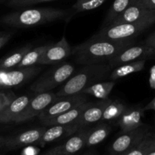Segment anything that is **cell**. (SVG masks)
Instances as JSON below:
<instances>
[{
	"label": "cell",
	"mask_w": 155,
	"mask_h": 155,
	"mask_svg": "<svg viewBox=\"0 0 155 155\" xmlns=\"http://www.w3.org/2000/svg\"><path fill=\"white\" fill-rule=\"evenodd\" d=\"M134 43L135 40L112 41L91 37L73 47L71 55L74 61L81 65L109 62Z\"/></svg>",
	"instance_id": "cell-1"
},
{
	"label": "cell",
	"mask_w": 155,
	"mask_h": 155,
	"mask_svg": "<svg viewBox=\"0 0 155 155\" xmlns=\"http://www.w3.org/2000/svg\"><path fill=\"white\" fill-rule=\"evenodd\" d=\"M72 14L70 11L53 8H36L18 10L5 15L1 22L9 27L28 28L61 20H68Z\"/></svg>",
	"instance_id": "cell-2"
},
{
	"label": "cell",
	"mask_w": 155,
	"mask_h": 155,
	"mask_svg": "<svg viewBox=\"0 0 155 155\" xmlns=\"http://www.w3.org/2000/svg\"><path fill=\"white\" fill-rule=\"evenodd\" d=\"M112 70L108 62L84 65L56 92V99L81 93L94 83L109 80Z\"/></svg>",
	"instance_id": "cell-3"
},
{
	"label": "cell",
	"mask_w": 155,
	"mask_h": 155,
	"mask_svg": "<svg viewBox=\"0 0 155 155\" xmlns=\"http://www.w3.org/2000/svg\"><path fill=\"white\" fill-rule=\"evenodd\" d=\"M74 73V67L71 64H55L30 85V89L35 93L50 92L67 81Z\"/></svg>",
	"instance_id": "cell-4"
},
{
	"label": "cell",
	"mask_w": 155,
	"mask_h": 155,
	"mask_svg": "<svg viewBox=\"0 0 155 155\" xmlns=\"http://www.w3.org/2000/svg\"><path fill=\"white\" fill-rule=\"evenodd\" d=\"M153 21L138 23H122L109 24L102 27L98 33L92 36L96 39H104L112 41L134 40L142 32L153 25Z\"/></svg>",
	"instance_id": "cell-5"
},
{
	"label": "cell",
	"mask_w": 155,
	"mask_h": 155,
	"mask_svg": "<svg viewBox=\"0 0 155 155\" xmlns=\"http://www.w3.org/2000/svg\"><path fill=\"white\" fill-rule=\"evenodd\" d=\"M39 66L26 67L16 70H0V87L11 88L27 83L40 73Z\"/></svg>",
	"instance_id": "cell-6"
},
{
	"label": "cell",
	"mask_w": 155,
	"mask_h": 155,
	"mask_svg": "<svg viewBox=\"0 0 155 155\" xmlns=\"http://www.w3.org/2000/svg\"><path fill=\"white\" fill-rule=\"evenodd\" d=\"M56 99V93L53 92H46L36 93L33 96L25 108L16 118L15 122L17 124L26 122L38 117L49 105Z\"/></svg>",
	"instance_id": "cell-7"
},
{
	"label": "cell",
	"mask_w": 155,
	"mask_h": 155,
	"mask_svg": "<svg viewBox=\"0 0 155 155\" xmlns=\"http://www.w3.org/2000/svg\"><path fill=\"white\" fill-rule=\"evenodd\" d=\"M150 130V127L144 124L135 130L121 133L109 147V154L110 155L124 154L140 142Z\"/></svg>",
	"instance_id": "cell-8"
},
{
	"label": "cell",
	"mask_w": 155,
	"mask_h": 155,
	"mask_svg": "<svg viewBox=\"0 0 155 155\" xmlns=\"http://www.w3.org/2000/svg\"><path fill=\"white\" fill-rule=\"evenodd\" d=\"M87 101H88L87 95L82 92L56 99L54 102L49 105L37 117L41 124H43L45 121L61 114L65 113V111L73 108L75 106L84 104Z\"/></svg>",
	"instance_id": "cell-9"
},
{
	"label": "cell",
	"mask_w": 155,
	"mask_h": 155,
	"mask_svg": "<svg viewBox=\"0 0 155 155\" xmlns=\"http://www.w3.org/2000/svg\"><path fill=\"white\" fill-rule=\"evenodd\" d=\"M153 47L145 45H131L128 47L118 55L109 61L108 64L112 69L119 65L140 60H147L153 57Z\"/></svg>",
	"instance_id": "cell-10"
},
{
	"label": "cell",
	"mask_w": 155,
	"mask_h": 155,
	"mask_svg": "<svg viewBox=\"0 0 155 155\" xmlns=\"http://www.w3.org/2000/svg\"><path fill=\"white\" fill-rule=\"evenodd\" d=\"M46 129V127L44 126L43 127H37V128L25 130L14 136H8L6 137L4 147L8 149L12 150L27 146L32 144H37Z\"/></svg>",
	"instance_id": "cell-11"
},
{
	"label": "cell",
	"mask_w": 155,
	"mask_h": 155,
	"mask_svg": "<svg viewBox=\"0 0 155 155\" xmlns=\"http://www.w3.org/2000/svg\"><path fill=\"white\" fill-rule=\"evenodd\" d=\"M71 50L72 48L68 44L66 36L63 35L59 42L54 45H49L38 65L55 64L60 63L71 55Z\"/></svg>",
	"instance_id": "cell-12"
},
{
	"label": "cell",
	"mask_w": 155,
	"mask_h": 155,
	"mask_svg": "<svg viewBox=\"0 0 155 155\" xmlns=\"http://www.w3.org/2000/svg\"><path fill=\"white\" fill-rule=\"evenodd\" d=\"M144 113V107L140 104L127 106L122 114L115 120V124L119 127L121 133L135 130L144 124L141 121Z\"/></svg>",
	"instance_id": "cell-13"
},
{
	"label": "cell",
	"mask_w": 155,
	"mask_h": 155,
	"mask_svg": "<svg viewBox=\"0 0 155 155\" xmlns=\"http://www.w3.org/2000/svg\"><path fill=\"white\" fill-rule=\"evenodd\" d=\"M147 21H155V10L146 8L135 2L129 6L116 19L114 20L110 24L138 23Z\"/></svg>",
	"instance_id": "cell-14"
},
{
	"label": "cell",
	"mask_w": 155,
	"mask_h": 155,
	"mask_svg": "<svg viewBox=\"0 0 155 155\" xmlns=\"http://www.w3.org/2000/svg\"><path fill=\"white\" fill-rule=\"evenodd\" d=\"M81 128L83 127H80L75 123L65 124V125L50 126L49 127V128H47L46 127V129L44 131L42 137L40 138L36 145L43 147L44 145L50 142H55V141L62 139V138H66L68 136H71Z\"/></svg>",
	"instance_id": "cell-15"
},
{
	"label": "cell",
	"mask_w": 155,
	"mask_h": 155,
	"mask_svg": "<svg viewBox=\"0 0 155 155\" xmlns=\"http://www.w3.org/2000/svg\"><path fill=\"white\" fill-rule=\"evenodd\" d=\"M90 128L88 127L80 129L78 131L71 135L62 145L53 148L58 155H72L80 151L86 145V139Z\"/></svg>",
	"instance_id": "cell-16"
},
{
	"label": "cell",
	"mask_w": 155,
	"mask_h": 155,
	"mask_svg": "<svg viewBox=\"0 0 155 155\" xmlns=\"http://www.w3.org/2000/svg\"><path fill=\"white\" fill-rule=\"evenodd\" d=\"M111 101V99H101L97 102H91L88 107L84 110L75 124L80 127H85L91 124L99 123L101 120L105 108Z\"/></svg>",
	"instance_id": "cell-17"
},
{
	"label": "cell",
	"mask_w": 155,
	"mask_h": 155,
	"mask_svg": "<svg viewBox=\"0 0 155 155\" xmlns=\"http://www.w3.org/2000/svg\"><path fill=\"white\" fill-rule=\"evenodd\" d=\"M33 96L24 95L16 97L5 108L0 112V124L15 122Z\"/></svg>",
	"instance_id": "cell-18"
},
{
	"label": "cell",
	"mask_w": 155,
	"mask_h": 155,
	"mask_svg": "<svg viewBox=\"0 0 155 155\" xmlns=\"http://www.w3.org/2000/svg\"><path fill=\"white\" fill-rule=\"evenodd\" d=\"M90 104L91 101H87L84 104L75 106L73 108L65 111V113L61 114L45 121L42 124L45 127H50L53 125H65V124H73L78 119L81 114L89 106Z\"/></svg>",
	"instance_id": "cell-19"
},
{
	"label": "cell",
	"mask_w": 155,
	"mask_h": 155,
	"mask_svg": "<svg viewBox=\"0 0 155 155\" xmlns=\"http://www.w3.org/2000/svg\"><path fill=\"white\" fill-rule=\"evenodd\" d=\"M110 125L107 123L99 122L95 127L90 128L86 139V147H92L103 142L111 133Z\"/></svg>",
	"instance_id": "cell-20"
},
{
	"label": "cell",
	"mask_w": 155,
	"mask_h": 155,
	"mask_svg": "<svg viewBox=\"0 0 155 155\" xmlns=\"http://www.w3.org/2000/svg\"><path fill=\"white\" fill-rule=\"evenodd\" d=\"M145 62L146 60H140L119 65L112 70L109 80H116L119 78L126 77L129 74L140 72L144 69Z\"/></svg>",
	"instance_id": "cell-21"
},
{
	"label": "cell",
	"mask_w": 155,
	"mask_h": 155,
	"mask_svg": "<svg viewBox=\"0 0 155 155\" xmlns=\"http://www.w3.org/2000/svg\"><path fill=\"white\" fill-rule=\"evenodd\" d=\"M115 85V80L100 81L94 83L82 91V93L93 95L100 99H107Z\"/></svg>",
	"instance_id": "cell-22"
},
{
	"label": "cell",
	"mask_w": 155,
	"mask_h": 155,
	"mask_svg": "<svg viewBox=\"0 0 155 155\" xmlns=\"http://www.w3.org/2000/svg\"><path fill=\"white\" fill-rule=\"evenodd\" d=\"M155 145V132L149 131L136 145L121 155H147Z\"/></svg>",
	"instance_id": "cell-23"
},
{
	"label": "cell",
	"mask_w": 155,
	"mask_h": 155,
	"mask_svg": "<svg viewBox=\"0 0 155 155\" xmlns=\"http://www.w3.org/2000/svg\"><path fill=\"white\" fill-rule=\"evenodd\" d=\"M127 106L126 103L119 100H111L110 102L105 108L100 122H115V120L122 114Z\"/></svg>",
	"instance_id": "cell-24"
},
{
	"label": "cell",
	"mask_w": 155,
	"mask_h": 155,
	"mask_svg": "<svg viewBox=\"0 0 155 155\" xmlns=\"http://www.w3.org/2000/svg\"><path fill=\"white\" fill-rule=\"evenodd\" d=\"M32 48L30 44L24 45L12 54L3 58L0 60V70H9L14 67H17L23 58Z\"/></svg>",
	"instance_id": "cell-25"
},
{
	"label": "cell",
	"mask_w": 155,
	"mask_h": 155,
	"mask_svg": "<svg viewBox=\"0 0 155 155\" xmlns=\"http://www.w3.org/2000/svg\"><path fill=\"white\" fill-rule=\"evenodd\" d=\"M135 0H115L108 11L103 24V27L109 25L114 20L122 14L129 6L134 4Z\"/></svg>",
	"instance_id": "cell-26"
},
{
	"label": "cell",
	"mask_w": 155,
	"mask_h": 155,
	"mask_svg": "<svg viewBox=\"0 0 155 155\" xmlns=\"http://www.w3.org/2000/svg\"><path fill=\"white\" fill-rule=\"evenodd\" d=\"M49 45H41V46L36 47L34 48H31L27 54L24 55L21 61L17 66L18 68H26V67H31L38 65L39 62L43 57L44 53L46 51Z\"/></svg>",
	"instance_id": "cell-27"
},
{
	"label": "cell",
	"mask_w": 155,
	"mask_h": 155,
	"mask_svg": "<svg viewBox=\"0 0 155 155\" xmlns=\"http://www.w3.org/2000/svg\"><path fill=\"white\" fill-rule=\"evenodd\" d=\"M106 0H76L72 5L74 13L88 12L97 8L105 2Z\"/></svg>",
	"instance_id": "cell-28"
},
{
	"label": "cell",
	"mask_w": 155,
	"mask_h": 155,
	"mask_svg": "<svg viewBox=\"0 0 155 155\" xmlns=\"http://www.w3.org/2000/svg\"><path fill=\"white\" fill-rule=\"evenodd\" d=\"M50 1L53 0H9L7 4L9 6L13 8H27Z\"/></svg>",
	"instance_id": "cell-29"
},
{
	"label": "cell",
	"mask_w": 155,
	"mask_h": 155,
	"mask_svg": "<svg viewBox=\"0 0 155 155\" xmlns=\"http://www.w3.org/2000/svg\"><path fill=\"white\" fill-rule=\"evenodd\" d=\"M15 98V93L12 91L0 92V112L4 110Z\"/></svg>",
	"instance_id": "cell-30"
},
{
	"label": "cell",
	"mask_w": 155,
	"mask_h": 155,
	"mask_svg": "<svg viewBox=\"0 0 155 155\" xmlns=\"http://www.w3.org/2000/svg\"><path fill=\"white\" fill-rule=\"evenodd\" d=\"M137 4L150 10H155V0H135Z\"/></svg>",
	"instance_id": "cell-31"
},
{
	"label": "cell",
	"mask_w": 155,
	"mask_h": 155,
	"mask_svg": "<svg viewBox=\"0 0 155 155\" xmlns=\"http://www.w3.org/2000/svg\"><path fill=\"white\" fill-rule=\"evenodd\" d=\"M144 44L151 47L155 46V31H153V33H150V34L147 36L146 40L144 41Z\"/></svg>",
	"instance_id": "cell-32"
},
{
	"label": "cell",
	"mask_w": 155,
	"mask_h": 155,
	"mask_svg": "<svg viewBox=\"0 0 155 155\" xmlns=\"http://www.w3.org/2000/svg\"><path fill=\"white\" fill-rule=\"evenodd\" d=\"M12 36V33H4V34L2 35V36H0V48H1L5 44H6L9 42V40L11 39Z\"/></svg>",
	"instance_id": "cell-33"
},
{
	"label": "cell",
	"mask_w": 155,
	"mask_h": 155,
	"mask_svg": "<svg viewBox=\"0 0 155 155\" xmlns=\"http://www.w3.org/2000/svg\"><path fill=\"white\" fill-rule=\"evenodd\" d=\"M150 86L152 89H155V66H153V68L150 70Z\"/></svg>",
	"instance_id": "cell-34"
},
{
	"label": "cell",
	"mask_w": 155,
	"mask_h": 155,
	"mask_svg": "<svg viewBox=\"0 0 155 155\" xmlns=\"http://www.w3.org/2000/svg\"><path fill=\"white\" fill-rule=\"evenodd\" d=\"M144 111H145V110H153L155 111V97L153 98V99H152L151 101H150V102L147 104V105L144 106Z\"/></svg>",
	"instance_id": "cell-35"
},
{
	"label": "cell",
	"mask_w": 155,
	"mask_h": 155,
	"mask_svg": "<svg viewBox=\"0 0 155 155\" xmlns=\"http://www.w3.org/2000/svg\"><path fill=\"white\" fill-rule=\"evenodd\" d=\"M6 137L2 136H0V148H2L5 145V142Z\"/></svg>",
	"instance_id": "cell-36"
},
{
	"label": "cell",
	"mask_w": 155,
	"mask_h": 155,
	"mask_svg": "<svg viewBox=\"0 0 155 155\" xmlns=\"http://www.w3.org/2000/svg\"><path fill=\"white\" fill-rule=\"evenodd\" d=\"M147 155H155V145L149 151V152L147 153Z\"/></svg>",
	"instance_id": "cell-37"
},
{
	"label": "cell",
	"mask_w": 155,
	"mask_h": 155,
	"mask_svg": "<svg viewBox=\"0 0 155 155\" xmlns=\"http://www.w3.org/2000/svg\"><path fill=\"white\" fill-rule=\"evenodd\" d=\"M44 155H58V154H56V153L54 151H53V148H52V149H50V151H49L48 152L46 153V154H44Z\"/></svg>",
	"instance_id": "cell-38"
},
{
	"label": "cell",
	"mask_w": 155,
	"mask_h": 155,
	"mask_svg": "<svg viewBox=\"0 0 155 155\" xmlns=\"http://www.w3.org/2000/svg\"><path fill=\"white\" fill-rule=\"evenodd\" d=\"M153 57H152V58L155 59V46H153Z\"/></svg>",
	"instance_id": "cell-39"
},
{
	"label": "cell",
	"mask_w": 155,
	"mask_h": 155,
	"mask_svg": "<svg viewBox=\"0 0 155 155\" xmlns=\"http://www.w3.org/2000/svg\"><path fill=\"white\" fill-rule=\"evenodd\" d=\"M3 34H4V33H0V36H1L2 35H3Z\"/></svg>",
	"instance_id": "cell-40"
}]
</instances>
